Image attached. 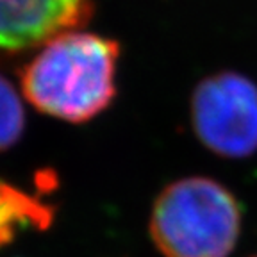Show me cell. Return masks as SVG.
Returning a JSON list of instances; mask_svg holds the SVG:
<instances>
[{"label":"cell","instance_id":"5","mask_svg":"<svg viewBox=\"0 0 257 257\" xmlns=\"http://www.w3.org/2000/svg\"><path fill=\"white\" fill-rule=\"evenodd\" d=\"M56 209L24 189L0 181V248L11 245L25 230H45L54 221Z\"/></svg>","mask_w":257,"mask_h":257},{"label":"cell","instance_id":"2","mask_svg":"<svg viewBox=\"0 0 257 257\" xmlns=\"http://www.w3.org/2000/svg\"><path fill=\"white\" fill-rule=\"evenodd\" d=\"M241 220V205L230 189L209 177H186L157 195L149 232L163 257H229Z\"/></svg>","mask_w":257,"mask_h":257},{"label":"cell","instance_id":"7","mask_svg":"<svg viewBox=\"0 0 257 257\" xmlns=\"http://www.w3.org/2000/svg\"><path fill=\"white\" fill-rule=\"evenodd\" d=\"M250 257H257V253H255V255H250Z\"/></svg>","mask_w":257,"mask_h":257},{"label":"cell","instance_id":"1","mask_svg":"<svg viewBox=\"0 0 257 257\" xmlns=\"http://www.w3.org/2000/svg\"><path fill=\"white\" fill-rule=\"evenodd\" d=\"M118 56L116 41L91 32H61L24 66L22 93L43 114L88 121L116 95Z\"/></svg>","mask_w":257,"mask_h":257},{"label":"cell","instance_id":"6","mask_svg":"<svg viewBox=\"0 0 257 257\" xmlns=\"http://www.w3.org/2000/svg\"><path fill=\"white\" fill-rule=\"evenodd\" d=\"M25 131V111L18 93L0 75V152L15 147Z\"/></svg>","mask_w":257,"mask_h":257},{"label":"cell","instance_id":"4","mask_svg":"<svg viewBox=\"0 0 257 257\" xmlns=\"http://www.w3.org/2000/svg\"><path fill=\"white\" fill-rule=\"evenodd\" d=\"M91 0H0V50L16 52L47 43L82 25Z\"/></svg>","mask_w":257,"mask_h":257},{"label":"cell","instance_id":"3","mask_svg":"<svg viewBox=\"0 0 257 257\" xmlns=\"http://www.w3.org/2000/svg\"><path fill=\"white\" fill-rule=\"evenodd\" d=\"M191 125L198 141L225 159L257 152V84L236 72L205 77L191 95Z\"/></svg>","mask_w":257,"mask_h":257}]
</instances>
